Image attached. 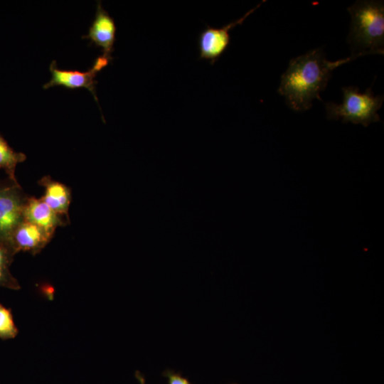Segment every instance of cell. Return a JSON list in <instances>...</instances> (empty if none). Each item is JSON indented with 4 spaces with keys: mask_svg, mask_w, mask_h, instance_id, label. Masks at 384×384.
Listing matches in <instances>:
<instances>
[{
    "mask_svg": "<svg viewBox=\"0 0 384 384\" xmlns=\"http://www.w3.org/2000/svg\"><path fill=\"white\" fill-rule=\"evenodd\" d=\"M355 59L351 55L330 61L321 48L311 50L290 60L281 77L278 92L291 109L306 111L311 107L314 99L321 100L320 92L326 87L332 71Z\"/></svg>",
    "mask_w": 384,
    "mask_h": 384,
    "instance_id": "cell-1",
    "label": "cell"
},
{
    "mask_svg": "<svg viewBox=\"0 0 384 384\" xmlns=\"http://www.w3.org/2000/svg\"><path fill=\"white\" fill-rule=\"evenodd\" d=\"M351 16L347 41L351 56L384 53V4L383 1H357L348 8Z\"/></svg>",
    "mask_w": 384,
    "mask_h": 384,
    "instance_id": "cell-2",
    "label": "cell"
},
{
    "mask_svg": "<svg viewBox=\"0 0 384 384\" xmlns=\"http://www.w3.org/2000/svg\"><path fill=\"white\" fill-rule=\"evenodd\" d=\"M343 102L326 103V117L329 119H339L342 122L361 124L368 127L370 123L380 121L377 111L382 107L383 96H375L371 87L363 93L353 86L344 87Z\"/></svg>",
    "mask_w": 384,
    "mask_h": 384,
    "instance_id": "cell-3",
    "label": "cell"
},
{
    "mask_svg": "<svg viewBox=\"0 0 384 384\" xmlns=\"http://www.w3.org/2000/svg\"><path fill=\"white\" fill-rule=\"evenodd\" d=\"M27 198L19 183L9 179L0 183V241L9 243L12 233L24 220Z\"/></svg>",
    "mask_w": 384,
    "mask_h": 384,
    "instance_id": "cell-4",
    "label": "cell"
},
{
    "mask_svg": "<svg viewBox=\"0 0 384 384\" xmlns=\"http://www.w3.org/2000/svg\"><path fill=\"white\" fill-rule=\"evenodd\" d=\"M111 61L104 55L97 57L92 67L85 72L73 70H65L58 68L55 60H53L50 65L51 79L43 85V89H48L53 86H63L67 89L75 90L85 88L89 90L98 103L96 95L95 85L97 81L95 80L97 74L106 67Z\"/></svg>",
    "mask_w": 384,
    "mask_h": 384,
    "instance_id": "cell-5",
    "label": "cell"
},
{
    "mask_svg": "<svg viewBox=\"0 0 384 384\" xmlns=\"http://www.w3.org/2000/svg\"><path fill=\"white\" fill-rule=\"evenodd\" d=\"M262 3L250 10L240 18L222 28L206 26L201 31L198 38L199 58L208 60L211 64H213L225 52L230 43L229 31L235 26L242 24L250 14L260 6Z\"/></svg>",
    "mask_w": 384,
    "mask_h": 384,
    "instance_id": "cell-6",
    "label": "cell"
},
{
    "mask_svg": "<svg viewBox=\"0 0 384 384\" xmlns=\"http://www.w3.org/2000/svg\"><path fill=\"white\" fill-rule=\"evenodd\" d=\"M53 236L41 227L23 220L12 233L9 244L16 254L23 251L35 255L50 242Z\"/></svg>",
    "mask_w": 384,
    "mask_h": 384,
    "instance_id": "cell-7",
    "label": "cell"
},
{
    "mask_svg": "<svg viewBox=\"0 0 384 384\" xmlns=\"http://www.w3.org/2000/svg\"><path fill=\"white\" fill-rule=\"evenodd\" d=\"M117 27L114 18L105 10L101 1H97L95 18L88 33L82 38L89 39L90 43L102 48L104 56L112 60Z\"/></svg>",
    "mask_w": 384,
    "mask_h": 384,
    "instance_id": "cell-8",
    "label": "cell"
},
{
    "mask_svg": "<svg viewBox=\"0 0 384 384\" xmlns=\"http://www.w3.org/2000/svg\"><path fill=\"white\" fill-rule=\"evenodd\" d=\"M23 218L53 235L58 227L67 224L62 216L54 212L41 198L33 196H28L26 199Z\"/></svg>",
    "mask_w": 384,
    "mask_h": 384,
    "instance_id": "cell-9",
    "label": "cell"
},
{
    "mask_svg": "<svg viewBox=\"0 0 384 384\" xmlns=\"http://www.w3.org/2000/svg\"><path fill=\"white\" fill-rule=\"evenodd\" d=\"M45 188V193L41 198L54 212L65 215L70 222L68 209L72 200L71 191L66 185L56 181L50 176H45L38 181Z\"/></svg>",
    "mask_w": 384,
    "mask_h": 384,
    "instance_id": "cell-10",
    "label": "cell"
},
{
    "mask_svg": "<svg viewBox=\"0 0 384 384\" xmlns=\"http://www.w3.org/2000/svg\"><path fill=\"white\" fill-rule=\"evenodd\" d=\"M26 155L14 151L0 133V169L4 170L8 178L14 183H18L16 178V168L18 164L23 162Z\"/></svg>",
    "mask_w": 384,
    "mask_h": 384,
    "instance_id": "cell-11",
    "label": "cell"
},
{
    "mask_svg": "<svg viewBox=\"0 0 384 384\" xmlns=\"http://www.w3.org/2000/svg\"><path fill=\"white\" fill-rule=\"evenodd\" d=\"M15 255L9 243L0 241V287L18 290L21 286L10 272Z\"/></svg>",
    "mask_w": 384,
    "mask_h": 384,
    "instance_id": "cell-12",
    "label": "cell"
},
{
    "mask_svg": "<svg viewBox=\"0 0 384 384\" xmlns=\"http://www.w3.org/2000/svg\"><path fill=\"white\" fill-rule=\"evenodd\" d=\"M18 333L14 321L11 310L0 304V338L2 340L14 338Z\"/></svg>",
    "mask_w": 384,
    "mask_h": 384,
    "instance_id": "cell-13",
    "label": "cell"
},
{
    "mask_svg": "<svg viewBox=\"0 0 384 384\" xmlns=\"http://www.w3.org/2000/svg\"><path fill=\"white\" fill-rule=\"evenodd\" d=\"M164 375L168 378V384H191L187 378L171 370L165 371Z\"/></svg>",
    "mask_w": 384,
    "mask_h": 384,
    "instance_id": "cell-14",
    "label": "cell"
},
{
    "mask_svg": "<svg viewBox=\"0 0 384 384\" xmlns=\"http://www.w3.org/2000/svg\"><path fill=\"white\" fill-rule=\"evenodd\" d=\"M135 377L139 380L140 384H145L144 378L143 377V375H142V373L139 371L137 370L135 372Z\"/></svg>",
    "mask_w": 384,
    "mask_h": 384,
    "instance_id": "cell-15",
    "label": "cell"
}]
</instances>
